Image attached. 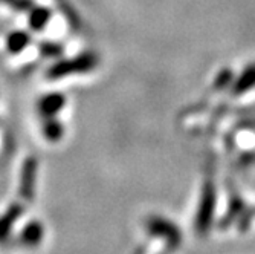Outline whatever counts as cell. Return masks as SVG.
<instances>
[{
	"mask_svg": "<svg viewBox=\"0 0 255 254\" xmlns=\"http://www.w3.org/2000/svg\"><path fill=\"white\" fill-rule=\"evenodd\" d=\"M216 204H217L216 187H214L213 181H206L203 184L202 196H200L197 215H196V232L200 236H205L208 232H210V228L213 227Z\"/></svg>",
	"mask_w": 255,
	"mask_h": 254,
	"instance_id": "cell-1",
	"label": "cell"
},
{
	"mask_svg": "<svg viewBox=\"0 0 255 254\" xmlns=\"http://www.w3.org/2000/svg\"><path fill=\"white\" fill-rule=\"evenodd\" d=\"M148 230L150 233L164 239L168 247L171 248H176L180 245L182 242V233L180 230L170 221L164 219V218H159V216H154L148 221Z\"/></svg>",
	"mask_w": 255,
	"mask_h": 254,
	"instance_id": "cell-2",
	"label": "cell"
},
{
	"mask_svg": "<svg viewBox=\"0 0 255 254\" xmlns=\"http://www.w3.org/2000/svg\"><path fill=\"white\" fill-rule=\"evenodd\" d=\"M248 207L243 201V198L240 196V193L236 190V187H231V195H229V207H228V212L226 215L222 218L220 221V228L225 230L228 227L233 225L237 219L240 221V218L246 213Z\"/></svg>",
	"mask_w": 255,
	"mask_h": 254,
	"instance_id": "cell-3",
	"label": "cell"
}]
</instances>
